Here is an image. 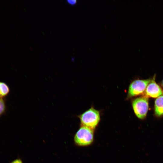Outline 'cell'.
I'll use <instances>...</instances> for the list:
<instances>
[{"label": "cell", "instance_id": "cell-1", "mask_svg": "<svg viewBox=\"0 0 163 163\" xmlns=\"http://www.w3.org/2000/svg\"><path fill=\"white\" fill-rule=\"evenodd\" d=\"M81 126L94 130L97 126L100 120L99 112L92 107L78 116Z\"/></svg>", "mask_w": 163, "mask_h": 163}, {"label": "cell", "instance_id": "cell-7", "mask_svg": "<svg viewBox=\"0 0 163 163\" xmlns=\"http://www.w3.org/2000/svg\"><path fill=\"white\" fill-rule=\"evenodd\" d=\"M10 91L9 88L5 83L0 82V98H2L6 96Z\"/></svg>", "mask_w": 163, "mask_h": 163}, {"label": "cell", "instance_id": "cell-3", "mask_svg": "<svg viewBox=\"0 0 163 163\" xmlns=\"http://www.w3.org/2000/svg\"><path fill=\"white\" fill-rule=\"evenodd\" d=\"M132 106L137 117L140 119H144L148 110V97L144 96L135 99L133 101Z\"/></svg>", "mask_w": 163, "mask_h": 163}, {"label": "cell", "instance_id": "cell-2", "mask_svg": "<svg viewBox=\"0 0 163 163\" xmlns=\"http://www.w3.org/2000/svg\"><path fill=\"white\" fill-rule=\"evenodd\" d=\"M94 139V130L81 126L75 135L74 141L78 146H86L92 143Z\"/></svg>", "mask_w": 163, "mask_h": 163}, {"label": "cell", "instance_id": "cell-4", "mask_svg": "<svg viewBox=\"0 0 163 163\" xmlns=\"http://www.w3.org/2000/svg\"><path fill=\"white\" fill-rule=\"evenodd\" d=\"M150 79L137 80L133 81L130 85L128 95L133 97L139 95L145 91L146 87L151 81Z\"/></svg>", "mask_w": 163, "mask_h": 163}, {"label": "cell", "instance_id": "cell-8", "mask_svg": "<svg viewBox=\"0 0 163 163\" xmlns=\"http://www.w3.org/2000/svg\"><path fill=\"white\" fill-rule=\"evenodd\" d=\"M5 101L2 98H0V117L5 113Z\"/></svg>", "mask_w": 163, "mask_h": 163}, {"label": "cell", "instance_id": "cell-6", "mask_svg": "<svg viewBox=\"0 0 163 163\" xmlns=\"http://www.w3.org/2000/svg\"><path fill=\"white\" fill-rule=\"evenodd\" d=\"M155 112L158 117L163 115V95L158 97L155 101Z\"/></svg>", "mask_w": 163, "mask_h": 163}, {"label": "cell", "instance_id": "cell-11", "mask_svg": "<svg viewBox=\"0 0 163 163\" xmlns=\"http://www.w3.org/2000/svg\"><path fill=\"white\" fill-rule=\"evenodd\" d=\"M162 85L163 86V80L162 82Z\"/></svg>", "mask_w": 163, "mask_h": 163}, {"label": "cell", "instance_id": "cell-9", "mask_svg": "<svg viewBox=\"0 0 163 163\" xmlns=\"http://www.w3.org/2000/svg\"><path fill=\"white\" fill-rule=\"evenodd\" d=\"M10 163H23L22 160L20 158H17L15 159Z\"/></svg>", "mask_w": 163, "mask_h": 163}, {"label": "cell", "instance_id": "cell-10", "mask_svg": "<svg viewBox=\"0 0 163 163\" xmlns=\"http://www.w3.org/2000/svg\"><path fill=\"white\" fill-rule=\"evenodd\" d=\"M67 1L68 3L71 5L75 4L77 2V1L76 0H68Z\"/></svg>", "mask_w": 163, "mask_h": 163}, {"label": "cell", "instance_id": "cell-5", "mask_svg": "<svg viewBox=\"0 0 163 163\" xmlns=\"http://www.w3.org/2000/svg\"><path fill=\"white\" fill-rule=\"evenodd\" d=\"M163 94V91L160 87L155 82L154 79L152 80L147 85L145 90V96L156 98Z\"/></svg>", "mask_w": 163, "mask_h": 163}]
</instances>
